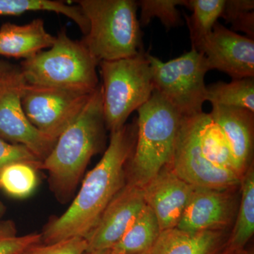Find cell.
Listing matches in <instances>:
<instances>
[{
    "mask_svg": "<svg viewBox=\"0 0 254 254\" xmlns=\"http://www.w3.org/2000/svg\"><path fill=\"white\" fill-rule=\"evenodd\" d=\"M87 250L88 244L86 239L71 237L52 244L42 242L35 244L20 254H85Z\"/></svg>",
    "mask_w": 254,
    "mask_h": 254,
    "instance_id": "cell-27",
    "label": "cell"
},
{
    "mask_svg": "<svg viewBox=\"0 0 254 254\" xmlns=\"http://www.w3.org/2000/svg\"><path fill=\"white\" fill-rule=\"evenodd\" d=\"M154 91L163 97L183 117L203 113L206 101L205 76L210 68L204 55L194 49L164 63L146 53Z\"/></svg>",
    "mask_w": 254,
    "mask_h": 254,
    "instance_id": "cell-7",
    "label": "cell"
},
{
    "mask_svg": "<svg viewBox=\"0 0 254 254\" xmlns=\"http://www.w3.org/2000/svg\"><path fill=\"white\" fill-rule=\"evenodd\" d=\"M41 242V234L18 235L14 222L0 220V254H20L30 246Z\"/></svg>",
    "mask_w": 254,
    "mask_h": 254,
    "instance_id": "cell-26",
    "label": "cell"
},
{
    "mask_svg": "<svg viewBox=\"0 0 254 254\" xmlns=\"http://www.w3.org/2000/svg\"><path fill=\"white\" fill-rule=\"evenodd\" d=\"M210 70L217 69L232 79L254 78V41L217 22L200 47Z\"/></svg>",
    "mask_w": 254,
    "mask_h": 254,
    "instance_id": "cell-10",
    "label": "cell"
},
{
    "mask_svg": "<svg viewBox=\"0 0 254 254\" xmlns=\"http://www.w3.org/2000/svg\"><path fill=\"white\" fill-rule=\"evenodd\" d=\"M23 84L25 83L19 66L0 62V84Z\"/></svg>",
    "mask_w": 254,
    "mask_h": 254,
    "instance_id": "cell-30",
    "label": "cell"
},
{
    "mask_svg": "<svg viewBox=\"0 0 254 254\" xmlns=\"http://www.w3.org/2000/svg\"><path fill=\"white\" fill-rule=\"evenodd\" d=\"M225 3V0L188 1L187 6L193 11L191 16H186L192 49L198 52L211 34L218 18L221 17Z\"/></svg>",
    "mask_w": 254,
    "mask_h": 254,
    "instance_id": "cell-21",
    "label": "cell"
},
{
    "mask_svg": "<svg viewBox=\"0 0 254 254\" xmlns=\"http://www.w3.org/2000/svg\"><path fill=\"white\" fill-rule=\"evenodd\" d=\"M53 46L41 51L19 66L25 83L70 91L92 93L99 86L93 58L81 41L68 37L63 28Z\"/></svg>",
    "mask_w": 254,
    "mask_h": 254,
    "instance_id": "cell-5",
    "label": "cell"
},
{
    "mask_svg": "<svg viewBox=\"0 0 254 254\" xmlns=\"http://www.w3.org/2000/svg\"><path fill=\"white\" fill-rule=\"evenodd\" d=\"M201 113L184 117L175 143L172 168L184 181L195 187L237 190L241 177L232 170L214 165L202 150L199 138Z\"/></svg>",
    "mask_w": 254,
    "mask_h": 254,
    "instance_id": "cell-8",
    "label": "cell"
},
{
    "mask_svg": "<svg viewBox=\"0 0 254 254\" xmlns=\"http://www.w3.org/2000/svg\"><path fill=\"white\" fill-rule=\"evenodd\" d=\"M232 31H240L247 33V37L254 40V12L247 11L241 13L230 22Z\"/></svg>",
    "mask_w": 254,
    "mask_h": 254,
    "instance_id": "cell-31",
    "label": "cell"
},
{
    "mask_svg": "<svg viewBox=\"0 0 254 254\" xmlns=\"http://www.w3.org/2000/svg\"><path fill=\"white\" fill-rule=\"evenodd\" d=\"M92 93L25 83L21 87V105L33 126L58 140L81 113Z\"/></svg>",
    "mask_w": 254,
    "mask_h": 254,
    "instance_id": "cell-9",
    "label": "cell"
},
{
    "mask_svg": "<svg viewBox=\"0 0 254 254\" xmlns=\"http://www.w3.org/2000/svg\"><path fill=\"white\" fill-rule=\"evenodd\" d=\"M206 100L212 105L243 108L254 113V78L209 84L206 86Z\"/></svg>",
    "mask_w": 254,
    "mask_h": 254,
    "instance_id": "cell-22",
    "label": "cell"
},
{
    "mask_svg": "<svg viewBox=\"0 0 254 254\" xmlns=\"http://www.w3.org/2000/svg\"><path fill=\"white\" fill-rule=\"evenodd\" d=\"M137 125L111 132L99 163L89 172L67 210L47 224L42 242L52 244L71 237L86 239L112 200L127 183V168L136 141Z\"/></svg>",
    "mask_w": 254,
    "mask_h": 254,
    "instance_id": "cell-1",
    "label": "cell"
},
{
    "mask_svg": "<svg viewBox=\"0 0 254 254\" xmlns=\"http://www.w3.org/2000/svg\"><path fill=\"white\" fill-rule=\"evenodd\" d=\"M240 207L235 226L227 239L226 247L234 250L245 249L254 233V163L241 178Z\"/></svg>",
    "mask_w": 254,
    "mask_h": 254,
    "instance_id": "cell-19",
    "label": "cell"
},
{
    "mask_svg": "<svg viewBox=\"0 0 254 254\" xmlns=\"http://www.w3.org/2000/svg\"><path fill=\"white\" fill-rule=\"evenodd\" d=\"M49 11L72 20L83 35L89 29L88 21L81 8L53 0H0V16H19L30 11Z\"/></svg>",
    "mask_w": 254,
    "mask_h": 254,
    "instance_id": "cell-20",
    "label": "cell"
},
{
    "mask_svg": "<svg viewBox=\"0 0 254 254\" xmlns=\"http://www.w3.org/2000/svg\"><path fill=\"white\" fill-rule=\"evenodd\" d=\"M56 37L45 27L44 21L36 18L27 24L6 23L0 27V55L23 60L49 49Z\"/></svg>",
    "mask_w": 254,
    "mask_h": 254,
    "instance_id": "cell-17",
    "label": "cell"
},
{
    "mask_svg": "<svg viewBox=\"0 0 254 254\" xmlns=\"http://www.w3.org/2000/svg\"><path fill=\"white\" fill-rule=\"evenodd\" d=\"M24 84L10 83L0 88V138L24 145L43 162L58 140L42 133L26 117L21 102V87Z\"/></svg>",
    "mask_w": 254,
    "mask_h": 254,
    "instance_id": "cell-12",
    "label": "cell"
},
{
    "mask_svg": "<svg viewBox=\"0 0 254 254\" xmlns=\"http://www.w3.org/2000/svg\"><path fill=\"white\" fill-rule=\"evenodd\" d=\"M38 169L28 163H16L0 171V190L16 198L29 196L38 185Z\"/></svg>",
    "mask_w": 254,
    "mask_h": 254,
    "instance_id": "cell-24",
    "label": "cell"
},
{
    "mask_svg": "<svg viewBox=\"0 0 254 254\" xmlns=\"http://www.w3.org/2000/svg\"><path fill=\"white\" fill-rule=\"evenodd\" d=\"M228 237L227 230L190 232L175 227L160 232L148 254H219Z\"/></svg>",
    "mask_w": 254,
    "mask_h": 254,
    "instance_id": "cell-16",
    "label": "cell"
},
{
    "mask_svg": "<svg viewBox=\"0 0 254 254\" xmlns=\"http://www.w3.org/2000/svg\"><path fill=\"white\" fill-rule=\"evenodd\" d=\"M145 205L143 188L127 182L87 236V252L113 248L121 240Z\"/></svg>",
    "mask_w": 254,
    "mask_h": 254,
    "instance_id": "cell-11",
    "label": "cell"
},
{
    "mask_svg": "<svg viewBox=\"0 0 254 254\" xmlns=\"http://www.w3.org/2000/svg\"><path fill=\"white\" fill-rule=\"evenodd\" d=\"M85 254H113L111 250L99 251V252H86Z\"/></svg>",
    "mask_w": 254,
    "mask_h": 254,
    "instance_id": "cell-33",
    "label": "cell"
},
{
    "mask_svg": "<svg viewBox=\"0 0 254 254\" xmlns=\"http://www.w3.org/2000/svg\"><path fill=\"white\" fill-rule=\"evenodd\" d=\"M237 190L195 187L176 228L190 232L227 230L236 213Z\"/></svg>",
    "mask_w": 254,
    "mask_h": 254,
    "instance_id": "cell-13",
    "label": "cell"
},
{
    "mask_svg": "<svg viewBox=\"0 0 254 254\" xmlns=\"http://www.w3.org/2000/svg\"><path fill=\"white\" fill-rule=\"evenodd\" d=\"M136 111V141L127 164V182L143 188L171 165L184 117L154 91Z\"/></svg>",
    "mask_w": 254,
    "mask_h": 254,
    "instance_id": "cell-3",
    "label": "cell"
},
{
    "mask_svg": "<svg viewBox=\"0 0 254 254\" xmlns=\"http://www.w3.org/2000/svg\"><path fill=\"white\" fill-rule=\"evenodd\" d=\"M5 211H6V207L0 200V220L2 218L3 215H4Z\"/></svg>",
    "mask_w": 254,
    "mask_h": 254,
    "instance_id": "cell-34",
    "label": "cell"
},
{
    "mask_svg": "<svg viewBox=\"0 0 254 254\" xmlns=\"http://www.w3.org/2000/svg\"><path fill=\"white\" fill-rule=\"evenodd\" d=\"M219 254H253L252 252H248L244 249V250H231V249L227 248L226 245H225V248L222 250V252H220Z\"/></svg>",
    "mask_w": 254,
    "mask_h": 254,
    "instance_id": "cell-32",
    "label": "cell"
},
{
    "mask_svg": "<svg viewBox=\"0 0 254 254\" xmlns=\"http://www.w3.org/2000/svg\"><path fill=\"white\" fill-rule=\"evenodd\" d=\"M185 0H141L137 1L141 8L139 21L141 27L146 26L153 18H158L166 29L180 26L181 14L178 6H187Z\"/></svg>",
    "mask_w": 254,
    "mask_h": 254,
    "instance_id": "cell-25",
    "label": "cell"
},
{
    "mask_svg": "<svg viewBox=\"0 0 254 254\" xmlns=\"http://www.w3.org/2000/svg\"><path fill=\"white\" fill-rule=\"evenodd\" d=\"M105 126L110 132L126 125L131 114L154 91L151 68L144 52L124 59L99 63Z\"/></svg>",
    "mask_w": 254,
    "mask_h": 254,
    "instance_id": "cell-6",
    "label": "cell"
},
{
    "mask_svg": "<svg viewBox=\"0 0 254 254\" xmlns=\"http://www.w3.org/2000/svg\"><path fill=\"white\" fill-rule=\"evenodd\" d=\"M16 163H28L40 170L43 162L24 145L9 143L0 138V171Z\"/></svg>",
    "mask_w": 254,
    "mask_h": 254,
    "instance_id": "cell-28",
    "label": "cell"
},
{
    "mask_svg": "<svg viewBox=\"0 0 254 254\" xmlns=\"http://www.w3.org/2000/svg\"><path fill=\"white\" fill-rule=\"evenodd\" d=\"M76 2L89 25L81 41L98 63L131 58L143 52L137 1L81 0Z\"/></svg>",
    "mask_w": 254,
    "mask_h": 254,
    "instance_id": "cell-4",
    "label": "cell"
},
{
    "mask_svg": "<svg viewBox=\"0 0 254 254\" xmlns=\"http://www.w3.org/2000/svg\"><path fill=\"white\" fill-rule=\"evenodd\" d=\"M161 230L153 210L145 205L138 216L113 248V254H141L152 248Z\"/></svg>",
    "mask_w": 254,
    "mask_h": 254,
    "instance_id": "cell-18",
    "label": "cell"
},
{
    "mask_svg": "<svg viewBox=\"0 0 254 254\" xmlns=\"http://www.w3.org/2000/svg\"><path fill=\"white\" fill-rule=\"evenodd\" d=\"M106 129L100 83L42 163L41 170L48 172L50 187L60 201L72 196L90 160L104 148Z\"/></svg>",
    "mask_w": 254,
    "mask_h": 254,
    "instance_id": "cell-2",
    "label": "cell"
},
{
    "mask_svg": "<svg viewBox=\"0 0 254 254\" xmlns=\"http://www.w3.org/2000/svg\"><path fill=\"white\" fill-rule=\"evenodd\" d=\"M148 252H145V253H143V254H148Z\"/></svg>",
    "mask_w": 254,
    "mask_h": 254,
    "instance_id": "cell-36",
    "label": "cell"
},
{
    "mask_svg": "<svg viewBox=\"0 0 254 254\" xmlns=\"http://www.w3.org/2000/svg\"><path fill=\"white\" fill-rule=\"evenodd\" d=\"M10 84V83H9ZM3 85H4V84H0V88H1V87L3 86Z\"/></svg>",
    "mask_w": 254,
    "mask_h": 254,
    "instance_id": "cell-35",
    "label": "cell"
},
{
    "mask_svg": "<svg viewBox=\"0 0 254 254\" xmlns=\"http://www.w3.org/2000/svg\"><path fill=\"white\" fill-rule=\"evenodd\" d=\"M254 0H227L225 1L221 17L230 23L237 15L247 11H253Z\"/></svg>",
    "mask_w": 254,
    "mask_h": 254,
    "instance_id": "cell-29",
    "label": "cell"
},
{
    "mask_svg": "<svg viewBox=\"0 0 254 254\" xmlns=\"http://www.w3.org/2000/svg\"><path fill=\"white\" fill-rule=\"evenodd\" d=\"M209 114L225 135L235 170L242 178L254 163V113L243 108L212 105Z\"/></svg>",
    "mask_w": 254,
    "mask_h": 254,
    "instance_id": "cell-15",
    "label": "cell"
},
{
    "mask_svg": "<svg viewBox=\"0 0 254 254\" xmlns=\"http://www.w3.org/2000/svg\"><path fill=\"white\" fill-rule=\"evenodd\" d=\"M199 138L202 150L209 161L237 173L230 147L221 128L210 114L203 112L200 116Z\"/></svg>",
    "mask_w": 254,
    "mask_h": 254,
    "instance_id": "cell-23",
    "label": "cell"
},
{
    "mask_svg": "<svg viewBox=\"0 0 254 254\" xmlns=\"http://www.w3.org/2000/svg\"><path fill=\"white\" fill-rule=\"evenodd\" d=\"M195 187L165 167L143 187L145 205L154 213L162 231L177 227Z\"/></svg>",
    "mask_w": 254,
    "mask_h": 254,
    "instance_id": "cell-14",
    "label": "cell"
}]
</instances>
